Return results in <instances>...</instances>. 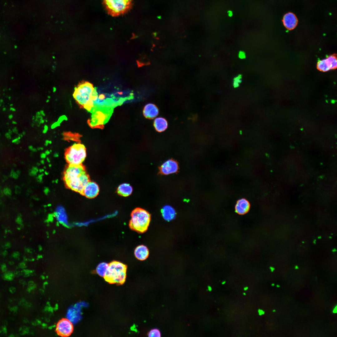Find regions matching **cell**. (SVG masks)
Segmentation results:
<instances>
[{
  "label": "cell",
  "instance_id": "obj_30",
  "mask_svg": "<svg viewBox=\"0 0 337 337\" xmlns=\"http://www.w3.org/2000/svg\"><path fill=\"white\" fill-rule=\"evenodd\" d=\"M245 56V54H244V53H243L242 52H240V54H239V57L240 58H244Z\"/></svg>",
  "mask_w": 337,
  "mask_h": 337
},
{
  "label": "cell",
  "instance_id": "obj_8",
  "mask_svg": "<svg viewBox=\"0 0 337 337\" xmlns=\"http://www.w3.org/2000/svg\"><path fill=\"white\" fill-rule=\"evenodd\" d=\"M73 330V325L71 321L66 318L60 320L57 324L56 332L60 336L67 337L72 333Z\"/></svg>",
  "mask_w": 337,
  "mask_h": 337
},
{
  "label": "cell",
  "instance_id": "obj_33",
  "mask_svg": "<svg viewBox=\"0 0 337 337\" xmlns=\"http://www.w3.org/2000/svg\"><path fill=\"white\" fill-rule=\"evenodd\" d=\"M208 290L209 291H211L212 289V288H211V287L210 286H208Z\"/></svg>",
  "mask_w": 337,
  "mask_h": 337
},
{
  "label": "cell",
  "instance_id": "obj_5",
  "mask_svg": "<svg viewBox=\"0 0 337 337\" xmlns=\"http://www.w3.org/2000/svg\"><path fill=\"white\" fill-rule=\"evenodd\" d=\"M129 226L130 228L139 233H143L148 229L150 221V215L145 210L136 208L132 212Z\"/></svg>",
  "mask_w": 337,
  "mask_h": 337
},
{
  "label": "cell",
  "instance_id": "obj_40",
  "mask_svg": "<svg viewBox=\"0 0 337 337\" xmlns=\"http://www.w3.org/2000/svg\"><path fill=\"white\" fill-rule=\"evenodd\" d=\"M243 295H246V293H245V292H244V293H243Z\"/></svg>",
  "mask_w": 337,
  "mask_h": 337
},
{
  "label": "cell",
  "instance_id": "obj_7",
  "mask_svg": "<svg viewBox=\"0 0 337 337\" xmlns=\"http://www.w3.org/2000/svg\"><path fill=\"white\" fill-rule=\"evenodd\" d=\"M65 156L68 164H82L86 156L85 147L81 143L75 144L66 149Z\"/></svg>",
  "mask_w": 337,
  "mask_h": 337
},
{
  "label": "cell",
  "instance_id": "obj_17",
  "mask_svg": "<svg viewBox=\"0 0 337 337\" xmlns=\"http://www.w3.org/2000/svg\"><path fill=\"white\" fill-rule=\"evenodd\" d=\"M154 126L157 132H161L167 129L168 127V123L165 118L162 117H158L154 120Z\"/></svg>",
  "mask_w": 337,
  "mask_h": 337
},
{
  "label": "cell",
  "instance_id": "obj_6",
  "mask_svg": "<svg viewBox=\"0 0 337 337\" xmlns=\"http://www.w3.org/2000/svg\"><path fill=\"white\" fill-rule=\"evenodd\" d=\"M103 3L108 14L117 17L127 12L131 8L132 0H103Z\"/></svg>",
  "mask_w": 337,
  "mask_h": 337
},
{
  "label": "cell",
  "instance_id": "obj_12",
  "mask_svg": "<svg viewBox=\"0 0 337 337\" xmlns=\"http://www.w3.org/2000/svg\"><path fill=\"white\" fill-rule=\"evenodd\" d=\"M55 217L60 223L66 227H70L71 225L68 220V217L64 208L62 206H59L56 209L55 212Z\"/></svg>",
  "mask_w": 337,
  "mask_h": 337
},
{
  "label": "cell",
  "instance_id": "obj_28",
  "mask_svg": "<svg viewBox=\"0 0 337 337\" xmlns=\"http://www.w3.org/2000/svg\"><path fill=\"white\" fill-rule=\"evenodd\" d=\"M1 270L3 272L6 271L7 270V268L5 264H3L1 267Z\"/></svg>",
  "mask_w": 337,
  "mask_h": 337
},
{
  "label": "cell",
  "instance_id": "obj_24",
  "mask_svg": "<svg viewBox=\"0 0 337 337\" xmlns=\"http://www.w3.org/2000/svg\"><path fill=\"white\" fill-rule=\"evenodd\" d=\"M11 175L12 177L14 178H16L18 177L17 174L16 173L14 172H12L11 173Z\"/></svg>",
  "mask_w": 337,
  "mask_h": 337
},
{
  "label": "cell",
  "instance_id": "obj_35",
  "mask_svg": "<svg viewBox=\"0 0 337 337\" xmlns=\"http://www.w3.org/2000/svg\"><path fill=\"white\" fill-rule=\"evenodd\" d=\"M19 282L21 284H23V282H24L23 281V280H20L19 281Z\"/></svg>",
  "mask_w": 337,
  "mask_h": 337
},
{
  "label": "cell",
  "instance_id": "obj_11",
  "mask_svg": "<svg viewBox=\"0 0 337 337\" xmlns=\"http://www.w3.org/2000/svg\"><path fill=\"white\" fill-rule=\"evenodd\" d=\"M99 188L95 182L90 181L85 187L82 195L89 198H93L98 194Z\"/></svg>",
  "mask_w": 337,
  "mask_h": 337
},
{
  "label": "cell",
  "instance_id": "obj_14",
  "mask_svg": "<svg viewBox=\"0 0 337 337\" xmlns=\"http://www.w3.org/2000/svg\"><path fill=\"white\" fill-rule=\"evenodd\" d=\"M250 206L249 202L247 199L242 198L237 201L235 206V209L238 214L243 215L248 212Z\"/></svg>",
  "mask_w": 337,
  "mask_h": 337
},
{
  "label": "cell",
  "instance_id": "obj_25",
  "mask_svg": "<svg viewBox=\"0 0 337 337\" xmlns=\"http://www.w3.org/2000/svg\"><path fill=\"white\" fill-rule=\"evenodd\" d=\"M19 256V253L17 252H15L13 253L12 256L15 258H17Z\"/></svg>",
  "mask_w": 337,
  "mask_h": 337
},
{
  "label": "cell",
  "instance_id": "obj_41",
  "mask_svg": "<svg viewBox=\"0 0 337 337\" xmlns=\"http://www.w3.org/2000/svg\"><path fill=\"white\" fill-rule=\"evenodd\" d=\"M272 311L273 312H275L276 311V310H273Z\"/></svg>",
  "mask_w": 337,
  "mask_h": 337
},
{
  "label": "cell",
  "instance_id": "obj_15",
  "mask_svg": "<svg viewBox=\"0 0 337 337\" xmlns=\"http://www.w3.org/2000/svg\"><path fill=\"white\" fill-rule=\"evenodd\" d=\"M283 22L285 27L289 30L294 28L297 23V20L296 16L294 14L291 12L288 13L285 15Z\"/></svg>",
  "mask_w": 337,
  "mask_h": 337
},
{
  "label": "cell",
  "instance_id": "obj_36",
  "mask_svg": "<svg viewBox=\"0 0 337 337\" xmlns=\"http://www.w3.org/2000/svg\"><path fill=\"white\" fill-rule=\"evenodd\" d=\"M248 287H247V286L245 287H244V291H247V290H248Z\"/></svg>",
  "mask_w": 337,
  "mask_h": 337
},
{
  "label": "cell",
  "instance_id": "obj_29",
  "mask_svg": "<svg viewBox=\"0 0 337 337\" xmlns=\"http://www.w3.org/2000/svg\"><path fill=\"white\" fill-rule=\"evenodd\" d=\"M9 290L10 292L11 293H14L15 292L16 289L15 287H10L9 289Z\"/></svg>",
  "mask_w": 337,
  "mask_h": 337
},
{
  "label": "cell",
  "instance_id": "obj_39",
  "mask_svg": "<svg viewBox=\"0 0 337 337\" xmlns=\"http://www.w3.org/2000/svg\"><path fill=\"white\" fill-rule=\"evenodd\" d=\"M271 285L272 286H275V284L272 283V284H271Z\"/></svg>",
  "mask_w": 337,
  "mask_h": 337
},
{
  "label": "cell",
  "instance_id": "obj_27",
  "mask_svg": "<svg viewBox=\"0 0 337 337\" xmlns=\"http://www.w3.org/2000/svg\"><path fill=\"white\" fill-rule=\"evenodd\" d=\"M258 311L259 315H261L265 314V312L263 310L261 309H258Z\"/></svg>",
  "mask_w": 337,
  "mask_h": 337
},
{
  "label": "cell",
  "instance_id": "obj_20",
  "mask_svg": "<svg viewBox=\"0 0 337 337\" xmlns=\"http://www.w3.org/2000/svg\"><path fill=\"white\" fill-rule=\"evenodd\" d=\"M108 265V264L105 262L100 263L96 268L97 274L100 276L104 277L107 270Z\"/></svg>",
  "mask_w": 337,
  "mask_h": 337
},
{
  "label": "cell",
  "instance_id": "obj_38",
  "mask_svg": "<svg viewBox=\"0 0 337 337\" xmlns=\"http://www.w3.org/2000/svg\"><path fill=\"white\" fill-rule=\"evenodd\" d=\"M276 286V287H278V288H279V287H280V285H277Z\"/></svg>",
  "mask_w": 337,
  "mask_h": 337
},
{
  "label": "cell",
  "instance_id": "obj_3",
  "mask_svg": "<svg viewBox=\"0 0 337 337\" xmlns=\"http://www.w3.org/2000/svg\"><path fill=\"white\" fill-rule=\"evenodd\" d=\"M95 88L88 82L80 83L75 89L73 96L77 103L88 111L92 106V94Z\"/></svg>",
  "mask_w": 337,
  "mask_h": 337
},
{
  "label": "cell",
  "instance_id": "obj_32",
  "mask_svg": "<svg viewBox=\"0 0 337 337\" xmlns=\"http://www.w3.org/2000/svg\"><path fill=\"white\" fill-rule=\"evenodd\" d=\"M20 267L23 268L24 267V264L23 263H21L19 265Z\"/></svg>",
  "mask_w": 337,
  "mask_h": 337
},
{
  "label": "cell",
  "instance_id": "obj_16",
  "mask_svg": "<svg viewBox=\"0 0 337 337\" xmlns=\"http://www.w3.org/2000/svg\"><path fill=\"white\" fill-rule=\"evenodd\" d=\"M134 254L135 257L138 260L143 261L146 259L149 255V251L147 247L141 245L137 247L135 249Z\"/></svg>",
  "mask_w": 337,
  "mask_h": 337
},
{
  "label": "cell",
  "instance_id": "obj_13",
  "mask_svg": "<svg viewBox=\"0 0 337 337\" xmlns=\"http://www.w3.org/2000/svg\"><path fill=\"white\" fill-rule=\"evenodd\" d=\"M143 113L146 118L152 119L158 115L159 110L155 105L152 103H149L145 106Z\"/></svg>",
  "mask_w": 337,
  "mask_h": 337
},
{
  "label": "cell",
  "instance_id": "obj_22",
  "mask_svg": "<svg viewBox=\"0 0 337 337\" xmlns=\"http://www.w3.org/2000/svg\"><path fill=\"white\" fill-rule=\"evenodd\" d=\"M14 276V274L13 273L10 271H7L6 272L4 276V277L5 279L11 280L13 279Z\"/></svg>",
  "mask_w": 337,
  "mask_h": 337
},
{
  "label": "cell",
  "instance_id": "obj_2",
  "mask_svg": "<svg viewBox=\"0 0 337 337\" xmlns=\"http://www.w3.org/2000/svg\"><path fill=\"white\" fill-rule=\"evenodd\" d=\"M63 179L66 187L82 195L90 177L82 164H68L63 172Z\"/></svg>",
  "mask_w": 337,
  "mask_h": 337
},
{
  "label": "cell",
  "instance_id": "obj_23",
  "mask_svg": "<svg viewBox=\"0 0 337 337\" xmlns=\"http://www.w3.org/2000/svg\"><path fill=\"white\" fill-rule=\"evenodd\" d=\"M4 193L6 195H10L11 193V191L9 189L6 188L4 190Z\"/></svg>",
  "mask_w": 337,
  "mask_h": 337
},
{
  "label": "cell",
  "instance_id": "obj_31",
  "mask_svg": "<svg viewBox=\"0 0 337 337\" xmlns=\"http://www.w3.org/2000/svg\"><path fill=\"white\" fill-rule=\"evenodd\" d=\"M333 312L334 313H337V306H336L335 308L334 309Z\"/></svg>",
  "mask_w": 337,
  "mask_h": 337
},
{
  "label": "cell",
  "instance_id": "obj_1",
  "mask_svg": "<svg viewBox=\"0 0 337 337\" xmlns=\"http://www.w3.org/2000/svg\"><path fill=\"white\" fill-rule=\"evenodd\" d=\"M105 98L104 95L99 96L98 94L93 98L92 106L89 111L92 114L90 120L91 125L96 128L102 129L104 125L109 120L114 108L129 99L128 97L117 99L115 97Z\"/></svg>",
  "mask_w": 337,
  "mask_h": 337
},
{
  "label": "cell",
  "instance_id": "obj_21",
  "mask_svg": "<svg viewBox=\"0 0 337 337\" xmlns=\"http://www.w3.org/2000/svg\"><path fill=\"white\" fill-rule=\"evenodd\" d=\"M161 333L160 331L158 329H154L151 330L148 333V336L149 337H160L161 336Z\"/></svg>",
  "mask_w": 337,
  "mask_h": 337
},
{
  "label": "cell",
  "instance_id": "obj_26",
  "mask_svg": "<svg viewBox=\"0 0 337 337\" xmlns=\"http://www.w3.org/2000/svg\"><path fill=\"white\" fill-rule=\"evenodd\" d=\"M16 221L18 224H20L22 223V220L20 217H18L17 218Z\"/></svg>",
  "mask_w": 337,
  "mask_h": 337
},
{
  "label": "cell",
  "instance_id": "obj_10",
  "mask_svg": "<svg viewBox=\"0 0 337 337\" xmlns=\"http://www.w3.org/2000/svg\"><path fill=\"white\" fill-rule=\"evenodd\" d=\"M178 168L177 162L173 160L169 159L162 164L160 167V170L162 174L168 175L176 172Z\"/></svg>",
  "mask_w": 337,
  "mask_h": 337
},
{
  "label": "cell",
  "instance_id": "obj_37",
  "mask_svg": "<svg viewBox=\"0 0 337 337\" xmlns=\"http://www.w3.org/2000/svg\"><path fill=\"white\" fill-rule=\"evenodd\" d=\"M226 282V281H223L222 282V285H224L225 284Z\"/></svg>",
  "mask_w": 337,
  "mask_h": 337
},
{
  "label": "cell",
  "instance_id": "obj_9",
  "mask_svg": "<svg viewBox=\"0 0 337 337\" xmlns=\"http://www.w3.org/2000/svg\"><path fill=\"white\" fill-rule=\"evenodd\" d=\"M337 60L335 54L328 56L326 59L319 61L317 63V67L320 71L326 72L337 68Z\"/></svg>",
  "mask_w": 337,
  "mask_h": 337
},
{
  "label": "cell",
  "instance_id": "obj_18",
  "mask_svg": "<svg viewBox=\"0 0 337 337\" xmlns=\"http://www.w3.org/2000/svg\"><path fill=\"white\" fill-rule=\"evenodd\" d=\"M161 212L163 218L168 221L174 219L176 216V212L174 209L168 205H165L163 207Z\"/></svg>",
  "mask_w": 337,
  "mask_h": 337
},
{
  "label": "cell",
  "instance_id": "obj_19",
  "mask_svg": "<svg viewBox=\"0 0 337 337\" xmlns=\"http://www.w3.org/2000/svg\"><path fill=\"white\" fill-rule=\"evenodd\" d=\"M133 191L132 187L129 184L123 183L120 185L117 188V193L120 195L127 197L130 195Z\"/></svg>",
  "mask_w": 337,
  "mask_h": 337
},
{
  "label": "cell",
  "instance_id": "obj_34",
  "mask_svg": "<svg viewBox=\"0 0 337 337\" xmlns=\"http://www.w3.org/2000/svg\"><path fill=\"white\" fill-rule=\"evenodd\" d=\"M6 246L7 247H10V244L8 243H7L6 244Z\"/></svg>",
  "mask_w": 337,
  "mask_h": 337
},
{
  "label": "cell",
  "instance_id": "obj_4",
  "mask_svg": "<svg viewBox=\"0 0 337 337\" xmlns=\"http://www.w3.org/2000/svg\"><path fill=\"white\" fill-rule=\"evenodd\" d=\"M107 272L104 277L110 284L122 285L125 281L127 266L120 262L113 261L108 264Z\"/></svg>",
  "mask_w": 337,
  "mask_h": 337
}]
</instances>
